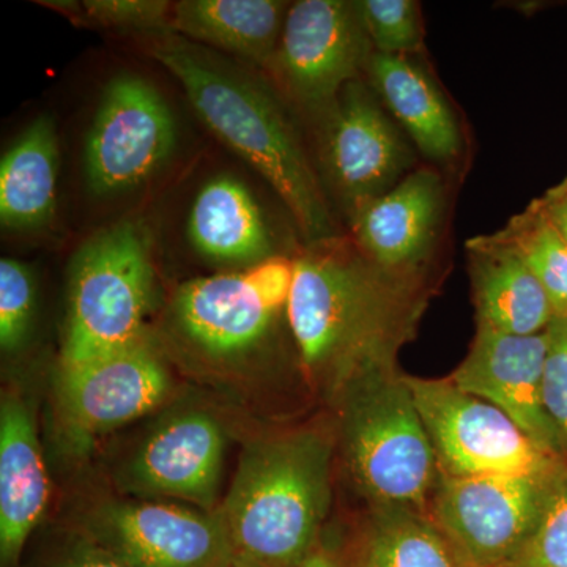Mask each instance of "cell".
I'll return each instance as SVG.
<instances>
[{"instance_id": "6da1fadb", "label": "cell", "mask_w": 567, "mask_h": 567, "mask_svg": "<svg viewBox=\"0 0 567 567\" xmlns=\"http://www.w3.org/2000/svg\"><path fill=\"white\" fill-rule=\"evenodd\" d=\"M424 308L421 271L386 270L354 241L324 238L293 260L287 320L306 374L334 393L395 368Z\"/></svg>"}, {"instance_id": "7a4b0ae2", "label": "cell", "mask_w": 567, "mask_h": 567, "mask_svg": "<svg viewBox=\"0 0 567 567\" xmlns=\"http://www.w3.org/2000/svg\"><path fill=\"white\" fill-rule=\"evenodd\" d=\"M173 73L210 132L274 186L311 244L333 237L330 212L308 156L281 107L233 66L173 32L145 41Z\"/></svg>"}, {"instance_id": "3957f363", "label": "cell", "mask_w": 567, "mask_h": 567, "mask_svg": "<svg viewBox=\"0 0 567 567\" xmlns=\"http://www.w3.org/2000/svg\"><path fill=\"white\" fill-rule=\"evenodd\" d=\"M331 456L328 436L309 429L246 447L218 507L235 563L298 567L316 550L331 503Z\"/></svg>"}, {"instance_id": "277c9868", "label": "cell", "mask_w": 567, "mask_h": 567, "mask_svg": "<svg viewBox=\"0 0 567 567\" xmlns=\"http://www.w3.org/2000/svg\"><path fill=\"white\" fill-rule=\"evenodd\" d=\"M342 394L350 476L377 507L421 513L434 492L439 462L405 375L395 368L372 372Z\"/></svg>"}, {"instance_id": "5b68a950", "label": "cell", "mask_w": 567, "mask_h": 567, "mask_svg": "<svg viewBox=\"0 0 567 567\" xmlns=\"http://www.w3.org/2000/svg\"><path fill=\"white\" fill-rule=\"evenodd\" d=\"M61 369L73 368L144 338L155 274L147 234L115 224L92 237L71 264Z\"/></svg>"}, {"instance_id": "8992f818", "label": "cell", "mask_w": 567, "mask_h": 567, "mask_svg": "<svg viewBox=\"0 0 567 567\" xmlns=\"http://www.w3.org/2000/svg\"><path fill=\"white\" fill-rule=\"evenodd\" d=\"M445 476H550L557 456L536 445L509 416L450 379L405 375Z\"/></svg>"}, {"instance_id": "52a82bcc", "label": "cell", "mask_w": 567, "mask_h": 567, "mask_svg": "<svg viewBox=\"0 0 567 567\" xmlns=\"http://www.w3.org/2000/svg\"><path fill=\"white\" fill-rule=\"evenodd\" d=\"M293 260L270 257L238 274L185 282L174 300L183 336L213 358H238L257 349L286 311Z\"/></svg>"}, {"instance_id": "ba28073f", "label": "cell", "mask_w": 567, "mask_h": 567, "mask_svg": "<svg viewBox=\"0 0 567 567\" xmlns=\"http://www.w3.org/2000/svg\"><path fill=\"white\" fill-rule=\"evenodd\" d=\"M550 476H443L435 520L473 565H518L535 532Z\"/></svg>"}, {"instance_id": "9c48e42d", "label": "cell", "mask_w": 567, "mask_h": 567, "mask_svg": "<svg viewBox=\"0 0 567 567\" xmlns=\"http://www.w3.org/2000/svg\"><path fill=\"white\" fill-rule=\"evenodd\" d=\"M372 52L357 2L300 0L287 10L270 69L295 102L323 114Z\"/></svg>"}, {"instance_id": "30bf717a", "label": "cell", "mask_w": 567, "mask_h": 567, "mask_svg": "<svg viewBox=\"0 0 567 567\" xmlns=\"http://www.w3.org/2000/svg\"><path fill=\"white\" fill-rule=\"evenodd\" d=\"M175 145L173 112L151 82L133 74L107 85L85 141V177L100 196L151 178Z\"/></svg>"}, {"instance_id": "8fae6325", "label": "cell", "mask_w": 567, "mask_h": 567, "mask_svg": "<svg viewBox=\"0 0 567 567\" xmlns=\"http://www.w3.org/2000/svg\"><path fill=\"white\" fill-rule=\"evenodd\" d=\"M322 162L350 216L394 188L413 151L371 87L352 81L323 112Z\"/></svg>"}, {"instance_id": "7c38bea8", "label": "cell", "mask_w": 567, "mask_h": 567, "mask_svg": "<svg viewBox=\"0 0 567 567\" xmlns=\"http://www.w3.org/2000/svg\"><path fill=\"white\" fill-rule=\"evenodd\" d=\"M87 539L132 567H233L235 555L221 514L158 502L103 507Z\"/></svg>"}, {"instance_id": "4fadbf2b", "label": "cell", "mask_w": 567, "mask_h": 567, "mask_svg": "<svg viewBox=\"0 0 567 567\" xmlns=\"http://www.w3.org/2000/svg\"><path fill=\"white\" fill-rule=\"evenodd\" d=\"M173 390L169 372L147 339L61 369L59 410L78 439L106 434L147 415Z\"/></svg>"}, {"instance_id": "5bb4252c", "label": "cell", "mask_w": 567, "mask_h": 567, "mask_svg": "<svg viewBox=\"0 0 567 567\" xmlns=\"http://www.w3.org/2000/svg\"><path fill=\"white\" fill-rule=\"evenodd\" d=\"M547 350V330L516 336L477 323L472 349L447 379L502 410L536 445L557 456L561 440L543 402Z\"/></svg>"}, {"instance_id": "9a60e30c", "label": "cell", "mask_w": 567, "mask_h": 567, "mask_svg": "<svg viewBox=\"0 0 567 567\" xmlns=\"http://www.w3.org/2000/svg\"><path fill=\"white\" fill-rule=\"evenodd\" d=\"M221 425L203 412L182 413L159 425L123 470L126 491L164 496L216 511L224 464Z\"/></svg>"}, {"instance_id": "2e32d148", "label": "cell", "mask_w": 567, "mask_h": 567, "mask_svg": "<svg viewBox=\"0 0 567 567\" xmlns=\"http://www.w3.org/2000/svg\"><path fill=\"white\" fill-rule=\"evenodd\" d=\"M443 208L442 178L423 167L350 216L353 241L380 267L415 274L434 248Z\"/></svg>"}, {"instance_id": "e0dca14e", "label": "cell", "mask_w": 567, "mask_h": 567, "mask_svg": "<svg viewBox=\"0 0 567 567\" xmlns=\"http://www.w3.org/2000/svg\"><path fill=\"white\" fill-rule=\"evenodd\" d=\"M50 480L41 457L35 420L17 394L0 406V559L17 565L29 536L43 517Z\"/></svg>"}, {"instance_id": "ac0fdd59", "label": "cell", "mask_w": 567, "mask_h": 567, "mask_svg": "<svg viewBox=\"0 0 567 567\" xmlns=\"http://www.w3.org/2000/svg\"><path fill=\"white\" fill-rule=\"evenodd\" d=\"M377 99L429 159L450 163L462 148L454 112L435 82L405 55L372 52L365 65Z\"/></svg>"}, {"instance_id": "d6986e66", "label": "cell", "mask_w": 567, "mask_h": 567, "mask_svg": "<svg viewBox=\"0 0 567 567\" xmlns=\"http://www.w3.org/2000/svg\"><path fill=\"white\" fill-rule=\"evenodd\" d=\"M466 249L477 323L507 334L544 333L554 320V308L527 265L491 235L472 238Z\"/></svg>"}, {"instance_id": "ffe728a7", "label": "cell", "mask_w": 567, "mask_h": 567, "mask_svg": "<svg viewBox=\"0 0 567 567\" xmlns=\"http://www.w3.org/2000/svg\"><path fill=\"white\" fill-rule=\"evenodd\" d=\"M188 234L213 262L252 265L270 259L271 238L259 205L237 178H213L194 200Z\"/></svg>"}, {"instance_id": "44dd1931", "label": "cell", "mask_w": 567, "mask_h": 567, "mask_svg": "<svg viewBox=\"0 0 567 567\" xmlns=\"http://www.w3.org/2000/svg\"><path fill=\"white\" fill-rule=\"evenodd\" d=\"M287 10L276 0H185L173 7L171 32L270 69Z\"/></svg>"}, {"instance_id": "7402d4cb", "label": "cell", "mask_w": 567, "mask_h": 567, "mask_svg": "<svg viewBox=\"0 0 567 567\" xmlns=\"http://www.w3.org/2000/svg\"><path fill=\"white\" fill-rule=\"evenodd\" d=\"M59 145L54 123L40 117L0 162V221L29 230L50 223L58 194Z\"/></svg>"}, {"instance_id": "603a6c76", "label": "cell", "mask_w": 567, "mask_h": 567, "mask_svg": "<svg viewBox=\"0 0 567 567\" xmlns=\"http://www.w3.org/2000/svg\"><path fill=\"white\" fill-rule=\"evenodd\" d=\"M360 567H457L445 536L406 507H377Z\"/></svg>"}, {"instance_id": "cb8c5ba5", "label": "cell", "mask_w": 567, "mask_h": 567, "mask_svg": "<svg viewBox=\"0 0 567 567\" xmlns=\"http://www.w3.org/2000/svg\"><path fill=\"white\" fill-rule=\"evenodd\" d=\"M491 237L516 254L539 279L555 317H567V244L535 200Z\"/></svg>"}, {"instance_id": "d4e9b609", "label": "cell", "mask_w": 567, "mask_h": 567, "mask_svg": "<svg viewBox=\"0 0 567 567\" xmlns=\"http://www.w3.org/2000/svg\"><path fill=\"white\" fill-rule=\"evenodd\" d=\"M357 9L374 52L409 58L423 48V20L415 0H360Z\"/></svg>"}, {"instance_id": "484cf974", "label": "cell", "mask_w": 567, "mask_h": 567, "mask_svg": "<svg viewBox=\"0 0 567 567\" xmlns=\"http://www.w3.org/2000/svg\"><path fill=\"white\" fill-rule=\"evenodd\" d=\"M518 567H567V468L548 480L535 532Z\"/></svg>"}, {"instance_id": "4316f807", "label": "cell", "mask_w": 567, "mask_h": 567, "mask_svg": "<svg viewBox=\"0 0 567 567\" xmlns=\"http://www.w3.org/2000/svg\"><path fill=\"white\" fill-rule=\"evenodd\" d=\"M35 298L31 270L18 260H0V346L3 352H14L28 339Z\"/></svg>"}, {"instance_id": "83f0119b", "label": "cell", "mask_w": 567, "mask_h": 567, "mask_svg": "<svg viewBox=\"0 0 567 567\" xmlns=\"http://www.w3.org/2000/svg\"><path fill=\"white\" fill-rule=\"evenodd\" d=\"M173 7L156 0H87L81 3L87 20L121 31L166 33L171 31Z\"/></svg>"}, {"instance_id": "f1b7e54d", "label": "cell", "mask_w": 567, "mask_h": 567, "mask_svg": "<svg viewBox=\"0 0 567 567\" xmlns=\"http://www.w3.org/2000/svg\"><path fill=\"white\" fill-rule=\"evenodd\" d=\"M548 350L543 379V402L567 450V317H554L547 328Z\"/></svg>"}, {"instance_id": "f546056e", "label": "cell", "mask_w": 567, "mask_h": 567, "mask_svg": "<svg viewBox=\"0 0 567 567\" xmlns=\"http://www.w3.org/2000/svg\"><path fill=\"white\" fill-rule=\"evenodd\" d=\"M58 567H132L84 537L74 544Z\"/></svg>"}, {"instance_id": "4dcf8cb0", "label": "cell", "mask_w": 567, "mask_h": 567, "mask_svg": "<svg viewBox=\"0 0 567 567\" xmlns=\"http://www.w3.org/2000/svg\"><path fill=\"white\" fill-rule=\"evenodd\" d=\"M535 203L567 244V174L561 182L537 197Z\"/></svg>"}, {"instance_id": "1f68e13d", "label": "cell", "mask_w": 567, "mask_h": 567, "mask_svg": "<svg viewBox=\"0 0 567 567\" xmlns=\"http://www.w3.org/2000/svg\"><path fill=\"white\" fill-rule=\"evenodd\" d=\"M298 567H341L333 555L322 548H316L308 558Z\"/></svg>"}, {"instance_id": "d6a6232c", "label": "cell", "mask_w": 567, "mask_h": 567, "mask_svg": "<svg viewBox=\"0 0 567 567\" xmlns=\"http://www.w3.org/2000/svg\"><path fill=\"white\" fill-rule=\"evenodd\" d=\"M233 567H248V566L240 565V563H234Z\"/></svg>"}]
</instances>
